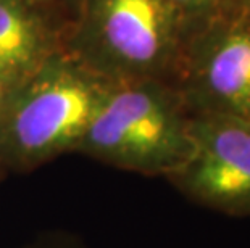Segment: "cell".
Here are the masks:
<instances>
[{"instance_id": "cell-1", "label": "cell", "mask_w": 250, "mask_h": 248, "mask_svg": "<svg viewBox=\"0 0 250 248\" xmlns=\"http://www.w3.org/2000/svg\"><path fill=\"white\" fill-rule=\"evenodd\" d=\"M190 118L173 84L105 81L78 152L121 170L168 177L189 152Z\"/></svg>"}, {"instance_id": "cell-2", "label": "cell", "mask_w": 250, "mask_h": 248, "mask_svg": "<svg viewBox=\"0 0 250 248\" xmlns=\"http://www.w3.org/2000/svg\"><path fill=\"white\" fill-rule=\"evenodd\" d=\"M102 79L58 50L0 102V170L29 171L78 150Z\"/></svg>"}, {"instance_id": "cell-3", "label": "cell", "mask_w": 250, "mask_h": 248, "mask_svg": "<svg viewBox=\"0 0 250 248\" xmlns=\"http://www.w3.org/2000/svg\"><path fill=\"white\" fill-rule=\"evenodd\" d=\"M184 34L168 0H79L62 49L102 81L173 82Z\"/></svg>"}, {"instance_id": "cell-4", "label": "cell", "mask_w": 250, "mask_h": 248, "mask_svg": "<svg viewBox=\"0 0 250 248\" xmlns=\"http://www.w3.org/2000/svg\"><path fill=\"white\" fill-rule=\"evenodd\" d=\"M171 84L190 114L250 121V7L242 3L190 36Z\"/></svg>"}, {"instance_id": "cell-5", "label": "cell", "mask_w": 250, "mask_h": 248, "mask_svg": "<svg viewBox=\"0 0 250 248\" xmlns=\"http://www.w3.org/2000/svg\"><path fill=\"white\" fill-rule=\"evenodd\" d=\"M190 147L167 177L192 202L234 218H250V121L192 114Z\"/></svg>"}, {"instance_id": "cell-6", "label": "cell", "mask_w": 250, "mask_h": 248, "mask_svg": "<svg viewBox=\"0 0 250 248\" xmlns=\"http://www.w3.org/2000/svg\"><path fill=\"white\" fill-rule=\"evenodd\" d=\"M63 33L37 0H0V102L62 50Z\"/></svg>"}, {"instance_id": "cell-7", "label": "cell", "mask_w": 250, "mask_h": 248, "mask_svg": "<svg viewBox=\"0 0 250 248\" xmlns=\"http://www.w3.org/2000/svg\"><path fill=\"white\" fill-rule=\"evenodd\" d=\"M179 21L184 42L205 26L241 7L242 0H168Z\"/></svg>"}, {"instance_id": "cell-8", "label": "cell", "mask_w": 250, "mask_h": 248, "mask_svg": "<svg viewBox=\"0 0 250 248\" xmlns=\"http://www.w3.org/2000/svg\"><path fill=\"white\" fill-rule=\"evenodd\" d=\"M18 248H89L76 235L66 232H47L34 237L33 240L26 242Z\"/></svg>"}, {"instance_id": "cell-9", "label": "cell", "mask_w": 250, "mask_h": 248, "mask_svg": "<svg viewBox=\"0 0 250 248\" xmlns=\"http://www.w3.org/2000/svg\"><path fill=\"white\" fill-rule=\"evenodd\" d=\"M242 2H244V3H246V5H247V7H250V0H242Z\"/></svg>"}]
</instances>
